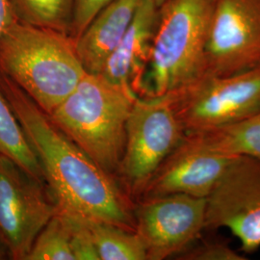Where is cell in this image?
Wrapping results in <instances>:
<instances>
[{
  "instance_id": "ffe728a7",
  "label": "cell",
  "mask_w": 260,
  "mask_h": 260,
  "mask_svg": "<svg viewBox=\"0 0 260 260\" xmlns=\"http://www.w3.org/2000/svg\"><path fill=\"white\" fill-rule=\"evenodd\" d=\"M183 259L244 260L245 257L233 250L229 244L220 241L203 242L192 250H186Z\"/></svg>"
},
{
  "instance_id": "44dd1931",
  "label": "cell",
  "mask_w": 260,
  "mask_h": 260,
  "mask_svg": "<svg viewBox=\"0 0 260 260\" xmlns=\"http://www.w3.org/2000/svg\"><path fill=\"white\" fill-rule=\"evenodd\" d=\"M113 0H75L70 36L76 41L95 15Z\"/></svg>"
},
{
  "instance_id": "ac0fdd59",
  "label": "cell",
  "mask_w": 260,
  "mask_h": 260,
  "mask_svg": "<svg viewBox=\"0 0 260 260\" xmlns=\"http://www.w3.org/2000/svg\"><path fill=\"white\" fill-rule=\"evenodd\" d=\"M25 260H75L70 223L60 207L38 234Z\"/></svg>"
},
{
  "instance_id": "8fae6325",
  "label": "cell",
  "mask_w": 260,
  "mask_h": 260,
  "mask_svg": "<svg viewBox=\"0 0 260 260\" xmlns=\"http://www.w3.org/2000/svg\"><path fill=\"white\" fill-rule=\"evenodd\" d=\"M234 158L210 148L200 134H185L150 178L141 199L169 194L206 199Z\"/></svg>"
},
{
  "instance_id": "30bf717a",
  "label": "cell",
  "mask_w": 260,
  "mask_h": 260,
  "mask_svg": "<svg viewBox=\"0 0 260 260\" xmlns=\"http://www.w3.org/2000/svg\"><path fill=\"white\" fill-rule=\"evenodd\" d=\"M206 199L169 194L142 199L134 209L135 232L147 260H163L181 253L205 230Z\"/></svg>"
},
{
  "instance_id": "4fadbf2b",
  "label": "cell",
  "mask_w": 260,
  "mask_h": 260,
  "mask_svg": "<svg viewBox=\"0 0 260 260\" xmlns=\"http://www.w3.org/2000/svg\"><path fill=\"white\" fill-rule=\"evenodd\" d=\"M143 0H113L93 18L75 41L77 54L88 74L99 75L127 32Z\"/></svg>"
},
{
  "instance_id": "3957f363",
  "label": "cell",
  "mask_w": 260,
  "mask_h": 260,
  "mask_svg": "<svg viewBox=\"0 0 260 260\" xmlns=\"http://www.w3.org/2000/svg\"><path fill=\"white\" fill-rule=\"evenodd\" d=\"M137 98L103 75L86 74L48 116L95 164L118 172L125 146V126Z\"/></svg>"
},
{
  "instance_id": "603a6c76",
  "label": "cell",
  "mask_w": 260,
  "mask_h": 260,
  "mask_svg": "<svg viewBox=\"0 0 260 260\" xmlns=\"http://www.w3.org/2000/svg\"><path fill=\"white\" fill-rule=\"evenodd\" d=\"M8 258H9V255H8L7 251L5 250L4 246L2 245V243L0 241V260L8 259Z\"/></svg>"
},
{
  "instance_id": "d6986e66",
  "label": "cell",
  "mask_w": 260,
  "mask_h": 260,
  "mask_svg": "<svg viewBox=\"0 0 260 260\" xmlns=\"http://www.w3.org/2000/svg\"><path fill=\"white\" fill-rule=\"evenodd\" d=\"M63 211L71 228V247L75 260H101L87 219Z\"/></svg>"
},
{
  "instance_id": "2e32d148",
  "label": "cell",
  "mask_w": 260,
  "mask_h": 260,
  "mask_svg": "<svg viewBox=\"0 0 260 260\" xmlns=\"http://www.w3.org/2000/svg\"><path fill=\"white\" fill-rule=\"evenodd\" d=\"M0 154L14 160L39 180L46 183L43 169L28 144L9 103L0 92ZM47 184V183H46Z\"/></svg>"
},
{
  "instance_id": "7c38bea8",
  "label": "cell",
  "mask_w": 260,
  "mask_h": 260,
  "mask_svg": "<svg viewBox=\"0 0 260 260\" xmlns=\"http://www.w3.org/2000/svg\"><path fill=\"white\" fill-rule=\"evenodd\" d=\"M158 9L152 0L141 2L127 32L99 74L135 98L143 95Z\"/></svg>"
},
{
  "instance_id": "7402d4cb",
  "label": "cell",
  "mask_w": 260,
  "mask_h": 260,
  "mask_svg": "<svg viewBox=\"0 0 260 260\" xmlns=\"http://www.w3.org/2000/svg\"><path fill=\"white\" fill-rule=\"evenodd\" d=\"M15 19L10 0H0V38Z\"/></svg>"
},
{
  "instance_id": "5b68a950",
  "label": "cell",
  "mask_w": 260,
  "mask_h": 260,
  "mask_svg": "<svg viewBox=\"0 0 260 260\" xmlns=\"http://www.w3.org/2000/svg\"><path fill=\"white\" fill-rule=\"evenodd\" d=\"M165 95L185 134L221 127L260 111V67L229 76L202 75Z\"/></svg>"
},
{
  "instance_id": "5bb4252c",
  "label": "cell",
  "mask_w": 260,
  "mask_h": 260,
  "mask_svg": "<svg viewBox=\"0 0 260 260\" xmlns=\"http://www.w3.org/2000/svg\"><path fill=\"white\" fill-rule=\"evenodd\" d=\"M197 134L217 151L260 160V111L241 121Z\"/></svg>"
},
{
  "instance_id": "8992f818",
  "label": "cell",
  "mask_w": 260,
  "mask_h": 260,
  "mask_svg": "<svg viewBox=\"0 0 260 260\" xmlns=\"http://www.w3.org/2000/svg\"><path fill=\"white\" fill-rule=\"evenodd\" d=\"M185 136L166 95L138 96L125 126L118 172L133 196L141 197L159 166Z\"/></svg>"
},
{
  "instance_id": "9c48e42d",
  "label": "cell",
  "mask_w": 260,
  "mask_h": 260,
  "mask_svg": "<svg viewBox=\"0 0 260 260\" xmlns=\"http://www.w3.org/2000/svg\"><path fill=\"white\" fill-rule=\"evenodd\" d=\"M228 229L243 251L260 247V160L237 156L206 198L205 230Z\"/></svg>"
},
{
  "instance_id": "277c9868",
  "label": "cell",
  "mask_w": 260,
  "mask_h": 260,
  "mask_svg": "<svg viewBox=\"0 0 260 260\" xmlns=\"http://www.w3.org/2000/svg\"><path fill=\"white\" fill-rule=\"evenodd\" d=\"M215 0H166L158 9L142 96H162L205 75Z\"/></svg>"
},
{
  "instance_id": "e0dca14e",
  "label": "cell",
  "mask_w": 260,
  "mask_h": 260,
  "mask_svg": "<svg viewBox=\"0 0 260 260\" xmlns=\"http://www.w3.org/2000/svg\"><path fill=\"white\" fill-rule=\"evenodd\" d=\"M16 19L70 35L75 0H10Z\"/></svg>"
},
{
  "instance_id": "ba28073f",
  "label": "cell",
  "mask_w": 260,
  "mask_h": 260,
  "mask_svg": "<svg viewBox=\"0 0 260 260\" xmlns=\"http://www.w3.org/2000/svg\"><path fill=\"white\" fill-rule=\"evenodd\" d=\"M260 67V0H215L205 75L229 76Z\"/></svg>"
},
{
  "instance_id": "9a60e30c",
  "label": "cell",
  "mask_w": 260,
  "mask_h": 260,
  "mask_svg": "<svg viewBox=\"0 0 260 260\" xmlns=\"http://www.w3.org/2000/svg\"><path fill=\"white\" fill-rule=\"evenodd\" d=\"M101 260H147L146 248L135 231L87 219Z\"/></svg>"
},
{
  "instance_id": "52a82bcc",
  "label": "cell",
  "mask_w": 260,
  "mask_h": 260,
  "mask_svg": "<svg viewBox=\"0 0 260 260\" xmlns=\"http://www.w3.org/2000/svg\"><path fill=\"white\" fill-rule=\"evenodd\" d=\"M58 210L45 182L0 154V241L9 259L25 260L38 234Z\"/></svg>"
},
{
  "instance_id": "7a4b0ae2",
  "label": "cell",
  "mask_w": 260,
  "mask_h": 260,
  "mask_svg": "<svg viewBox=\"0 0 260 260\" xmlns=\"http://www.w3.org/2000/svg\"><path fill=\"white\" fill-rule=\"evenodd\" d=\"M0 73L49 115L87 74L70 35L15 19L0 38Z\"/></svg>"
},
{
  "instance_id": "cb8c5ba5",
  "label": "cell",
  "mask_w": 260,
  "mask_h": 260,
  "mask_svg": "<svg viewBox=\"0 0 260 260\" xmlns=\"http://www.w3.org/2000/svg\"><path fill=\"white\" fill-rule=\"evenodd\" d=\"M152 1H153V2H154L156 5H157V6L160 7V6H161V5H162V4H163V3H164L166 0H152Z\"/></svg>"
},
{
  "instance_id": "6da1fadb",
  "label": "cell",
  "mask_w": 260,
  "mask_h": 260,
  "mask_svg": "<svg viewBox=\"0 0 260 260\" xmlns=\"http://www.w3.org/2000/svg\"><path fill=\"white\" fill-rule=\"evenodd\" d=\"M0 92L9 103L61 209L85 219L135 231L126 196L112 175L95 164L8 76Z\"/></svg>"
}]
</instances>
